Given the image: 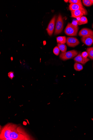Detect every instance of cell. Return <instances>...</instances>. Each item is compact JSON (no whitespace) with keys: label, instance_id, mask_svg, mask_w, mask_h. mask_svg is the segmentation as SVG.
I'll return each mask as SVG.
<instances>
[{"label":"cell","instance_id":"23","mask_svg":"<svg viewBox=\"0 0 93 140\" xmlns=\"http://www.w3.org/2000/svg\"><path fill=\"white\" fill-rule=\"evenodd\" d=\"M90 1L91 3H92V4L93 5V0H90Z\"/></svg>","mask_w":93,"mask_h":140},{"label":"cell","instance_id":"14","mask_svg":"<svg viewBox=\"0 0 93 140\" xmlns=\"http://www.w3.org/2000/svg\"><path fill=\"white\" fill-rule=\"evenodd\" d=\"M74 69L77 71H80L83 69V65L77 62L75 63L74 65Z\"/></svg>","mask_w":93,"mask_h":140},{"label":"cell","instance_id":"19","mask_svg":"<svg viewBox=\"0 0 93 140\" xmlns=\"http://www.w3.org/2000/svg\"><path fill=\"white\" fill-rule=\"evenodd\" d=\"M60 50L58 47H55L53 49V53L55 55L58 56L59 54Z\"/></svg>","mask_w":93,"mask_h":140},{"label":"cell","instance_id":"11","mask_svg":"<svg viewBox=\"0 0 93 140\" xmlns=\"http://www.w3.org/2000/svg\"><path fill=\"white\" fill-rule=\"evenodd\" d=\"M71 17L73 18H80L81 17L83 16L84 14L80 10H75L71 11Z\"/></svg>","mask_w":93,"mask_h":140},{"label":"cell","instance_id":"6","mask_svg":"<svg viewBox=\"0 0 93 140\" xmlns=\"http://www.w3.org/2000/svg\"><path fill=\"white\" fill-rule=\"evenodd\" d=\"M69 9L71 11L77 10H80L83 13L84 15H87L88 14L87 10L84 8L83 6L74 4H70Z\"/></svg>","mask_w":93,"mask_h":140},{"label":"cell","instance_id":"8","mask_svg":"<svg viewBox=\"0 0 93 140\" xmlns=\"http://www.w3.org/2000/svg\"><path fill=\"white\" fill-rule=\"evenodd\" d=\"M78 35L82 37L93 36V31L87 28H83L80 31Z\"/></svg>","mask_w":93,"mask_h":140},{"label":"cell","instance_id":"12","mask_svg":"<svg viewBox=\"0 0 93 140\" xmlns=\"http://www.w3.org/2000/svg\"><path fill=\"white\" fill-rule=\"evenodd\" d=\"M88 21L87 17L83 16L81 17L79 20H78L77 24L79 25H81L88 23Z\"/></svg>","mask_w":93,"mask_h":140},{"label":"cell","instance_id":"5","mask_svg":"<svg viewBox=\"0 0 93 140\" xmlns=\"http://www.w3.org/2000/svg\"><path fill=\"white\" fill-rule=\"evenodd\" d=\"M66 42L68 46L74 47L80 43V41L77 38L73 37H68L66 38Z\"/></svg>","mask_w":93,"mask_h":140},{"label":"cell","instance_id":"16","mask_svg":"<svg viewBox=\"0 0 93 140\" xmlns=\"http://www.w3.org/2000/svg\"><path fill=\"white\" fill-rule=\"evenodd\" d=\"M58 46L60 50L63 52H66L67 50V47L65 44L58 43Z\"/></svg>","mask_w":93,"mask_h":140},{"label":"cell","instance_id":"2","mask_svg":"<svg viewBox=\"0 0 93 140\" xmlns=\"http://www.w3.org/2000/svg\"><path fill=\"white\" fill-rule=\"evenodd\" d=\"M78 30V25H75L72 23H69L64 30V32L67 36H76L77 35Z\"/></svg>","mask_w":93,"mask_h":140},{"label":"cell","instance_id":"17","mask_svg":"<svg viewBox=\"0 0 93 140\" xmlns=\"http://www.w3.org/2000/svg\"><path fill=\"white\" fill-rule=\"evenodd\" d=\"M69 2L70 4H74L83 6L81 0H69Z\"/></svg>","mask_w":93,"mask_h":140},{"label":"cell","instance_id":"15","mask_svg":"<svg viewBox=\"0 0 93 140\" xmlns=\"http://www.w3.org/2000/svg\"><path fill=\"white\" fill-rule=\"evenodd\" d=\"M87 51L88 54V57L93 60V47L88 48Z\"/></svg>","mask_w":93,"mask_h":140},{"label":"cell","instance_id":"21","mask_svg":"<svg viewBox=\"0 0 93 140\" xmlns=\"http://www.w3.org/2000/svg\"><path fill=\"white\" fill-rule=\"evenodd\" d=\"M8 75L9 78L11 79H12L14 77L13 72H9L8 73Z\"/></svg>","mask_w":93,"mask_h":140},{"label":"cell","instance_id":"22","mask_svg":"<svg viewBox=\"0 0 93 140\" xmlns=\"http://www.w3.org/2000/svg\"><path fill=\"white\" fill-rule=\"evenodd\" d=\"M64 2L66 3H67L68 2H69V1L68 0H64Z\"/></svg>","mask_w":93,"mask_h":140},{"label":"cell","instance_id":"3","mask_svg":"<svg viewBox=\"0 0 93 140\" xmlns=\"http://www.w3.org/2000/svg\"><path fill=\"white\" fill-rule=\"evenodd\" d=\"M78 54V51L73 50L67 52H62L60 55V58L62 60L65 61L76 57Z\"/></svg>","mask_w":93,"mask_h":140},{"label":"cell","instance_id":"20","mask_svg":"<svg viewBox=\"0 0 93 140\" xmlns=\"http://www.w3.org/2000/svg\"><path fill=\"white\" fill-rule=\"evenodd\" d=\"M81 55L84 58H87L88 57V54L87 51H84L82 52Z\"/></svg>","mask_w":93,"mask_h":140},{"label":"cell","instance_id":"9","mask_svg":"<svg viewBox=\"0 0 93 140\" xmlns=\"http://www.w3.org/2000/svg\"><path fill=\"white\" fill-rule=\"evenodd\" d=\"M82 42L88 46H90L93 43V36L82 37L81 38Z\"/></svg>","mask_w":93,"mask_h":140},{"label":"cell","instance_id":"24","mask_svg":"<svg viewBox=\"0 0 93 140\" xmlns=\"http://www.w3.org/2000/svg\"><path fill=\"white\" fill-rule=\"evenodd\" d=\"M92 28H93V24L92 25Z\"/></svg>","mask_w":93,"mask_h":140},{"label":"cell","instance_id":"7","mask_svg":"<svg viewBox=\"0 0 93 140\" xmlns=\"http://www.w3.org/2000/svg\"><path fill=\"white\" fill-rule=\"evenodd\" d=\"M56 19V16L55 15L50 22L47 29H46L48 33L50 36L52 35L54 31Z\"/></svg>","mask_w":93,"mask_h":140},{"label":"cell","instance_id":"18","mask_svg":"<svg viewBox=\"0 0 93 140\" xmlns=\"http://www.w3.org/2000/svg\"><path fill=\"white\" fill-rule=\"evenodd\" d=\"M83 5L87 6H90L93 5L90 0H83L82 1Z\"/></svg>","mask_w":93,"mask_h":140},{"label":"cell","instance_id":"1","mask_svg":"<svg viewBox=\"0 0 93 140\" xmlns=\"http://www.w3.org/2000/svg\"><path fill=\"white\" fill-rule=\"evenodd\" d=\"M0 137L1 140H34L21 126L11 123L7 124L3 128Z\"/></svg>","mask_w":93,"mask_h":140},{"label":"cell","instance_id":"10","mask_svg":"<svg viewBox=\"0 0 93 140\" xmlns=\"http://www.w3.org/2000/svg\"><path fill=\"white\" fill-rule=\"evenodd\" d=\"M74 60L77 63L84 65L89 61V59L88 58H84L82 56L81 54L80 53L74 58Z\"/></svg>","mask_w":93,"mask_h":140},{"label":"cell","instance_id":"13","mask_svg":"<svg viewBox=\"0 0 93 140\" xmlns=\"http://www.w3.org/2000/svg\"><path fill=\"white\" fill-rule=\"evenodd\" d=\"M66 38L65 36H60L57 37L56 40L57 43L65 44L66 43Z\"/></svg>","mask_w":93,"mask_h":140},{"label":"cell","instance_id":"4","mask_svg":"<svg viewBox=\"0 0 93 140\" xmlns=\"http://www.w3.org/2000/svg\"><path fill=\"white\" fill-rule=\"evenodd\" d=\"M64 23L62 17L59 14L56 20L55 34H58L61 33L63 29Z\"/></svg>","mask_w":93,"mask_h":140}]
</instances>
